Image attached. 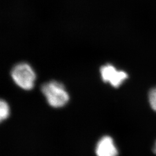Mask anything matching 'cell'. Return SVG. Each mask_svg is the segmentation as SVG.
Here are the masks:
<instances>
[{"label":"cell","instance_id":"obj_1","mask_svg":"<svg viewBox=\"0 0 156 156\" xmlns=\"http://www.w3.org/2000/svg\"><path fill=\"white\" fill-rule=\"evenodd\" d=\"M41 91L48 104L53 108H61L66 105L69 101V95L62 83L51 81L44 84Z\"/></svg>","mask_w":156,"mask_h":156},{"label":"cell","instance_id":"obj_2","mask_svg":"<svg viewBox=\"0 0 156 156\" xmlns=\"http://www.w3.org/2000/svg\"><path fill=\"white\" fill-rule=\"evenodd\" d=\"M12 77L17 86L23 89L30 90L33 88L36 78L33 69L26 63H20L12 71Z\"/></svg>","mask_w":156,"mask_h":156},{"label":"cell","instance_id":"obj_3","mask_svg":"<svg viewBox=\"0 0 156 156\" xmlns=\"http://www.w3.org/2000/svg\"><path fill=\"white\" fill-rule=\"evenodd\" d=\"M100 71L102 80L105 82L110 83L115 87H119L128 78L127 74L125 72L118 71L110 64L101 67Z\"/></svg>","mask_w":156,"mask_h":156},{"label":"cell","instance_id":"obj_4","mask_svg":"<svg viewBox=\"0 0 156 156\" xmlns=\"http://www.w3.org/2000/svg\"><path fill=\"white\" fill-rule=\"evenodd\" d=\"M95 153L97 156H117L118 150L111 137L104 136L98 142Z\"/></svg>","mask_w":156,"mask_h":156},{"label":"cell","instance_id":"obj_5","mask_svg":"<svg viewBox=\"0 0 156 156\" xmlns=\"http://www.w3.org/2000/svg\"><path fill=\"white\" fill-rule=\"evenodd\" d=\"M9 115V108L8 104L5 101L0 102V120L1 122L6 119Z\"/></svg>","mask_w":156,"mask_h":156},{"label":"cell","instance_id":"obj_6","mask_svg":"<svg viewBox=\"0 0 156 156\" xmlns=\"http://www.w3.org/2000/svg\"><path fill=\"white\" fill-rule=\"evenodd\" d=\"M149 101L151 108L156 112V87L150 91L149 93Z\"/></svg>","mask_w":156,"mask_h":156},{"label":"cell","instance_id":"obj_7","mask_svg":"<svg viewBox=\"0 0 156 156\" xmlns=\"http://www.w3.org/2000/svg\"><path fill=\"white\" fill-rule=\"evenodd\" d=\"M153 151H154V152L156 154V142L155 143V145H154V149H153Z\"/></svg>","mask_w":156,"mask_h":156}]
</instances>
